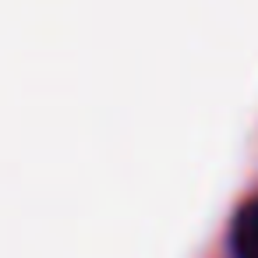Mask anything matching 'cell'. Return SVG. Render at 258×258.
I'll list each match as a JSON object with an SVG mask.
<instances>
[{
    "instance_id": "obj_1",
    "label": "cell",
    "mask_w": 258,
    "mask_h": 258,
    "mask_svg": "<svg viewBox=\"0 0 258 258\" xmlns=\"http://www.w3.org/2000/svg\"><path fill=\"white\" fill-rule=\"evenodd\" d=\"M230 254L233 258H258V195L247 198L230 223Z\"/></svg>"
}]
</instances>
